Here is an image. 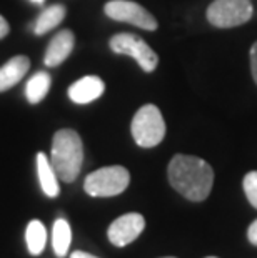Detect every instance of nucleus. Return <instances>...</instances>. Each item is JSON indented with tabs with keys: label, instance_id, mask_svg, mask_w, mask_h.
I'll list each match as a JSON object with an SVG mask.
<instances>
[{
	"label": "nucleus",
	"instance_id": "obj_1",
	"mask_svg": "<svg viewBox=\"0 0 257 258\" xmlns=\"http://www.w3.org/2000/svg\"><path fill=\"white\" fill-rule=\"evenodd\" d=\"M169 182L190 202H202L209 197L214 183V170L199 157L176 155L167 168Z\"/></svg>",
	"mask_w": 257,
	"mask_h": 258
},
{
	"label": "nucleus",
	"instance_id": "obj_2",
	"mask_svg": "<svg viewBox=\"0 0 257 258\" xmlns=\"http://www.w3.org/2000/svg\"><path fill=\"white\" fill-rule=\"evenodd\" d=\"M84 147L79 134L72 128H62L52 140V167L62 182H74L82 168Z\"/></svg>",
	"mask_w": 257,
	"mask_h": 258
},
{
	"label": "nucleus",
	"instance_id": "obj_3",
	"mask_svg": "<svg viewBox=\"0 0 257 258\" xmlns=\"http://www.w3.org/2000/svg\"><path fill=\"white\" fill-rule=\"evenodd\" d=\"M130 130L139 147L152 148L161 144L166 137V122H164L161 110L152 103H147V105H142L134 115Z\"/></svg>",
	"mask_w": 257,
	"mask_h": 258
},
{
	"label": "nucleus",
	"instance_id": "obj_4",
	"mask_svg": "<svg viewBox=\"0 0 257 258\" xmlns=\"http://www.w3.org/2000/svg\"><path fill=\"white\" fill-rule=\"evenodd\" d=\"M130 173L120 165L104 167L87 175L84 190L90 197H116L129 186Z\"/></svg>",
	"mask_w": 257,
	"mask_h": 258
},
{
	"label": "nucleus",
	"instance_id": "obj_5",
	"mask_svg": "<svg viewBox=\"0 0 257 258\" xmlns=\"http://www.w3.org/2000/svg\"><path fill=\"white\" fill-rule=\"evenodd\" d=\"M252 14L250 0H214L207 9V20L219 29H231L249 22Z\"/></svg>",
	"mask_w": 257,
	"mask_h": 258
},
{
	"label": "nucleus",
	"instance_id": "obj_6",
	"mask_svg": "<svg viewBox=\"0 0 257 258\" xmlns=\"http://www.w3.org/2000/svg\"><path fill=\"white\" fill-rule=\"evenodd\" d=\"M109 45H111L112 52L132 57L135 62L140 65V69L144 70V72H154L159 63L157 53L152 50L139 35L117 34L111 38Z\"/></svg>",
	"mask_w": 257,
	"mask_h": 258
},
{
	"label": "nucleus",
	"instance_id": "obj_7",
	"mask_svg": "<svg viewBox=\"0 0 257 258\" xmlns=\"http://www.w3.org/2000/svg\"><path fill=\"white\" fill-rule=\"evenodd\" d=\"M106 15L114 20L127 22L139 29L144 30H156L157 20L152 17L149 10H145L142 5L135 2H129V0H111L106 4Z\"/></svg>",
	"mask_w": 257,
	"mask_h": 258
},
{
	"label": "nucleus",
	"instance_id": "obj_8",
	"mask_svg": "<svg viewBox=\"0 0 257 258\" xmlns=\"http://www.w3.org/2000/svg\"><path fill=\"white\" fill-rule=\"evenodd\" d=\"M145 228V218L140 213H125L114 220L107 230V237L116 246H125L139 237Z\"/></svg>",
	"mask_w": 257,
	"mask_h": 258
},
{
	"label": "nucleus",
	"instance_id": "obj_9",
	"mask_svg": "<svg viewBox=\"0 0 257 258\" xmlns=\"http://www.w3.org/2000/svg\"><path fill=\"white\" fill-rule=\"evenodd\" d=\"M104 90H106V84L102 82V79L95 75H87L69 87V98L74 103L85 105V103H90L95 98H99Z\"/></svg>",
	"mask_w": 257,
	"mask_h": 258
},
{
	"label": "nucleus",
	"instance_id": "obj_10",
	"mask_svg": "<svg viewBox=\"0 0 257 258\" xmlns=\"http://www.w3.org/2000/svg\"><path fill=\"white\" fill-rule=\"evenodd\" d=\"M75 43V37L70 30H60L59 34L50 40L47 47L45 57H43V63L47 67H57L64 62L65 58L70 55Z\"/></svg>",
	"mask_w": 257,
	"mask_h": 258
},
{
	"label": "nucleus",
	"instance_id": "obj_11",
	"mask_svg": "<svg viewBox=\"0 0 257 258\" xmlns=\"http://www.w3.org/2000/svg\"><path fill=\"white\" fill-rule=\"evenodd\" d=\"M30 67V60L25 55H17L10 58L4 67H0V92L9 90L10 87L24 79L27 70Z\"/></svg>",
	"mask_w": 257,
	"mask_h": 258
},
{
	"label": "nucleus",
	"instance_id": "obj_12",
	"mask_svg": "<svg viewBox=\"0 0 257 258\" xmlns=\"http://www.w3.org/2000/svg\"><path fill=\"white\" fill-rule=\"evenodd\" d=\"M37 173H39V182H40V186L43 190V194L47 197H54L59 195V182H57V173L56 170H54L52 163L48 162V158L45 153H37Z\"/></svg>",
	"mask_w": 257,
	"mask_h": 258
},
{
	"label": "nucleus",
	"instance_id": "obj_13",
	"mask_svg": "<svg viewBox=\"0 0 257 258\" xmlns=\"http://www.w3.org/2000/svg\"><path fill=\"white\" fill-rule=\"evenodd\" d=\"M65 17V7L64 5H52V7H47L43 12L39 15V19L35 20L34 25V34L35 35H43L47 32H50L52 29L60 24Z\"/></svg>",
	"mask_w": 257,
	"mask_h": 258
},
{
	"label": "nucleus",
	"instance_id": "obj_14",
	"mask_svg": "<svg viewBox=\"0 0 257 258\" xmlns=\"http://www.w3.org/2000/svg\"><path fill=\"white\" fill-rule=\"evenodd\" d=\"M70 240H72V232H70V225L65 218H57L52 227V246L57 256H65L69 251Z\"/></svg>",
	"mask_w": 257,
	"mask_h": 258
},
{
	"label": "nucleus",
	"instance_id": "obj_15",
	"mask_svg": "<svg viewBox=\"0 0 257 258\" xmlns=\"http://www.w3.org/2000/svg\"><path fill=\"white\" fill-rule=\"evenodd\" d=\"M52 84V77L47 72H37L32 79L27 82L25 87V97L32 105L39 103L40 100H43V97L47 95L48 89H50Z\"/></svg>",
	"mask_w": 257,
	"mask_h": 258
},
{
	"label": "nucleus",
	"instance_id": "obj_16",
	"mask_svg": "<svg viewBox=\"0 0 257 258\" xmlns=\"http://www.w3.org/2000/svg\"><path fill=\"white\" fill-rule=\"evenodd\" d=\"M25 241H27V248H29L30 255H40L43 251L45 241H47V232L40 220H32L27 225Z\"/></svg>",
	"mask_w": 257,
	"mask_h": 258
},
{
	"label": "nucleus",
	"instance_id": "obj_17",
	"mask_svg": "<svg viewBox=\"0 0 257 258\" xmlns=\"http://www.w3.org/2000/svg\"><path fill=\"white\" fill-rule=\"evenodd\" d=\"M242 185H244L245 197H247V200L250 202V205L257 208V170L245 175Z\"/></svg>",
	"mask_w": 257,
	"mask_h": 258
},
{
	"label": "nucleus",
	"instance_id": "obj_18",
	"mask_svg": "<svg viewBox=\"0 0 257 258\" xmlns=\"http://www.w3.org/2000/svg\"><path fill=\"white\" fill-rule=\"evenodd\" d=\"M250 69H252V77L257 84V42L250 48Z\"/></svg>",
	"mask_w": 257,
	"mask_h": 258
},
{
	"label": "nucleus",
	"instance_id": "obj_19",
	"mask_svg": "<svg viewBox=\"0 0 257 258\" xmlns=\"http://www.w3.org/2000/svg\"><path fill=\"white\" fill-rule=\"evenodd\" d=\"M247 238L252 245H257V220L250 223V227L247 230Z\"/></svg>",
	"mask_w": 257,
	"mask_h": 258
},
{
	"label": "nucleus",
	"instance_id": "obj_20",
	"mask_svg": "<svg viewBox=\"0 0 257 258\" xmlns=\"http://www.w3.org/2000/svg\"><path fill=\"white\" fill-rule=\"evenodd\" d=\"M9 29H10V27H9V22L5 20V19L2 17V15H0V38H4L5 35L9 34Z\"/></svg>",
	"mask_w": 257,
	"mask_h": 258
},
{
	"label": "nucleus",
	"instance_id": "obj_21",
	"mask_svg": "<svg viewBox=\"0 0 257 258\" xmlns=\"http://www.w3.org/2000/svg\"><path fill=\"white\" fill-rule=\"evenodd\" d=\"M70 258H99V256H94L90 253H85V251H74L72 255H70Z\"/></svg>",
	"mask_w": 257,
	"mask_h": 258
},
{
	"label": "nucleus",
	"instance_id": "obj_22",
	"mask_svg": "<svg viewBox=\"0 0 257 258\" xmlns=\"http://www.w3.org/2000/svg\"><path fill=\"white\" fill-rule=\"evenodd\" d=\"M32 2H34V4H39V5H42L43 2H45V0H32Z\"/></svg>",
	"mask_w": 257,
	"mask_h": 258
},
{
	"label": "nucleus",
	"instance_id": "obj_23",
	"mask_svg": "<svg viewBox=\"0 0 257 258\" xmlns=\"http://www.w3.org/2000/svg\"><path fill=\"white\" fill-rule=\"evenodd\" d=\"M164 258H174V256H164Z\"/></svg>",
	"mask_w": 257,
	"mask_h": 258
},
{
	"label": "nucleus",
	"instance_id": "obj_24",
	"mask_svg": "<svg viewBox=\"0 0 257 258\" xmlns=\"http://www.w3.org/2000/svg\"><path fill=\"white\" fill-rule=\"evenodd\" d=\"M207 258H216V256H207Z\"/></svg>",
	"mask_w": 257,
	"mask_h": 258
}]
</instances>
